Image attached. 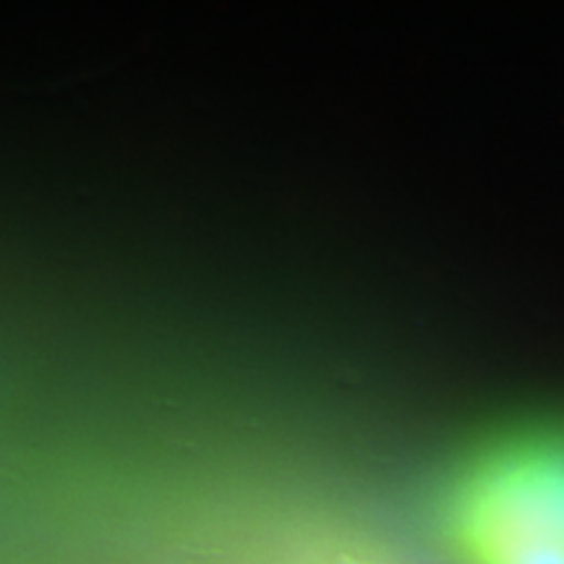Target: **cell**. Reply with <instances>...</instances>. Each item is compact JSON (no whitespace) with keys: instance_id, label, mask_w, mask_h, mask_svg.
<instances>
[{"instance_id":"2","label":"cell","mask_w":564,"mask_h":564,"mask_svg":"<svg viewBox=\"0 0 564 564\" xmlns=\"http://www.w3.org/2000/svg\"><path fill=\"white\" fill-rule=\"evenodd\" d=\"M449 533L465 564H564V535L520 520L449 512Z\"/></svg>"},{"instance_id":"1","label":"cell","mask_w":564,"mask_h":564,"mask_svg":"<svg viewBox=\"0 0 564 564\" xmlns=\"http://www.w3.org/2000/svg\"><path fill=\"white\" fill-rule=\"evenodd\" d=\"M449 512L510 518L564 535V442H523L486 455L457 486Z\"/></svg>"}]
</instances>
